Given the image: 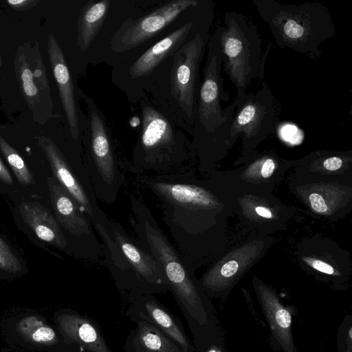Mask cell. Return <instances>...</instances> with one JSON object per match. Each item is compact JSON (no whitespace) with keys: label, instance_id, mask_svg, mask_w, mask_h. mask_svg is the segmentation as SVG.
I'll return each instance as SVG.
<instances>
[{"label":"cell","instance_id":"ba28073f","mask_svg":"<svg viewBox=\"0 0 352 352\" xmlns=\"http://www.w3.org/2000/svg\"><path fill=\"white\" fill-rule=\"evenodd\" d=\"M1 331L13 349L38 352H80L68 344L54 325L43 315L30 310L12 312L1 322Z\"/></svg>","mask_w":352,"mask_h":352},{"label":"cell","instance_id":"1f68e13d","mask_svg":"<svg viewBox=\"0 0 352 352\" xmlns=\"http://www.w3.org/2000/svg\"><path fill=\"white\" fill-rule=\"evenodd\" d=\"M204 352H227L224 338L212 343Z\"/></svg>","mask_w":352,"mask_h":352},{"label":"cell","instance_id":"ac0fdd59","mask_svg":"<svg viewBox=\"0 0 352 352\" xmlns=\"http://www.w3.org/2000/svg\"><path fill=\"white\" fill-rule=\"evenodd\" d=\"M23 219L41 240L61 250L68 242L57 220L38 202H23L19 206Z\"/></svg>","mask_w":352,"mask_h":352},{"label":"cell","instance_id":"8fae6325","mask_svg":"<svg viewBox=\"0 0 352 352\" xmlns=\"http://www.w3.org/2000/svg\"><path fill=\"white\" fill-rule=\"evenodd\" d=\"M198 3L197 0L172 1L144 16L126 19L111 37V50L123 52L136 47L160 33L182 12L197 7Z\"/></svg>","mask_w":352,"mask_h":352},{"label":"cell","instance_id":"3957f363","mask_svg":"<svg viewBox=\"0 0 352 352\" xmlns=\"http://www.w3.org/2000/svg\"><path fill=\"white\" fill-rule=\"evenodd\" d=\"M208 41L192 131L195 146L204 161L228 147L230 130L236 106L235 99L225 109L221 105L222 100H228L230 93L223 89L219 27Z\"/></svg>","mask_w":352,"mask_h":352},{"label":"cell","instance_id":"4316f807","mask_svg":"<svg viewBox=\"0 0 352 352\" xmlns=\"http://www.w3.org/2000/svg\"><path fill=\"white\" fill-rule=\"evenodd\" d=\"M311 208L318 213H324L328 207L323 197L318 193H312L309 197Z\"/></svg>","mask_w":352,"mask_h":352},{"label":"cell","instance_id":"4dcf8cb0","mask_svg":"<svg viewBox=\"0 0 352 352\" xmlns=\"http://www.w3.org/2000/svg\"><path fill=\"white\" fill-rule=\"evenodd\" d=\"M0 181L8 184H12L13 183V179L10 173L9 170L6 168V166L3 163L1 157H0Z\"/></svg>","mask_w":352,"mask_h":352},{"label":"cell","instance_id":"484cf974","mask_svg":"<svg viewBox=\"0 0 352 352\" xmlns=\"http://www.w3.org/2000/svg\"><path fill=\"white\" fill-rule=\"evenodd\" d=\"M305 261L314 269L320 272L329 275H338L337 272L335 271L333 267L324 261L310 258H305Z\"/></svg>","mask_w":352,"mask_h":352},{"label":"cell","instance_id":"d4e9b609","mask_svg":"<svg viewBox=\"0 0 352 352\" xmlns=\"http://www.w3.org/2000/svg\"><path fill=\"white\" fill-rule=\"evenodd\" d=\"M352 319L350 316L344 319L338 332V352H352Z\"/></svg>","mask_w":352,"mask_h":352},{"label":"cell","instance_id":"7c38bea8","mask_svg":"<svg viewBox=\"0 0 352 352\" xmlns=\"http://www.w3.org/2000/svg\"><path fill=\"white\" fill-rule=\"evenodd\" d=\"M47 182L56 219L61 230L81 239L94 260L103 255L87 214L54 177H47Z\"/></svg>","mask_w":352,"mask_h":352},{"label":"cell","instance_id":"cb8c5ba5","mask_svg":"<svg viewBox=\"0 0 352 352\" xmlns=\"http://www.w3.org/2000/svg\"><path fill=\"white\" fill-rule=\"evenodd\" d=\"M0 270L13 274L22 271V265L8 244L0 238Z\"/></svg>","mask_w":352,"mask_h":352},{"label":"cell","instance_id":"ffe728a7","mask_svg":"<svg viewBox=\"0 0 352 352\" xmlns=\"http://www.w3.org/2000/svg\"><path fill=\"white\" fill-rule=\"evenodd\" d=\"M14 68L23 97L33 113L34 119L41 124L45 123L51 117L43 108L44 99L42 96L44 97V96L34 80L31 64L23 48L18 49L14 60Z\"/></svg>","mask_w":352,"mask_h":352},{"label":"cell","instance_id":"e575fe53","mask_svg":"<svg viewBox=\"0 0 352 352\" xmlns=\"http://www.w3.org/2000/svg\"><path fill=\"white\" fill-rule=\"evenodd\" d=\"M1 67V56H0V67Z\"/></svg>","mask_w":352,"mask_h":352},{"label":"cell","instance_id":"9a60e30c","mask_svg":"<svg viewBox=\"0 0 352 352\" xmlns=\"http://www.w3.org/2000/svg\"><path fill=\"white\" fill-rule=\"evenodd\" d=\"M256 292L276 349L281 352H298L292 333L291 309L283 305L268 287L257 285Z\"/></svg>","mask_w":352,"mask_h":352},{"label":"cell","instance_id":"7a4b0ae2","mask_svg":"<svg viewBox=\"0 0 352 352\" xmlns=\"http://www.w3.org/2000/svg\"><path fill=\"white\" fill-rule=\"evenodd\" d=\"M276 44L312 59L321 55L320 45L336 35L330 11L319 2L283 4L274 0H254Z\"/></svg>","mask_w":352,"mask_h":352},{"label":"cell","instance_id":"30bf717a","mask_svg":"<svg viewBox=\"0 0 352 352\" xmlns=\"http://www.w3.org/2000/svg\"><path fill=\"white\" fill-rule=\"evenodd\" d=\"M37 140L48 160L54 177L87 214L92 225L107 217V215L99 207L85 166H74L69 162L50 138L40 136Z\"/></svg>","mask_w":352,"mask_h":352},{"label":"cell","instance_id":"2e32d148","mask_svg":"<svg viewBox=\"0 0 352 352\" xmlns=\"http://www.w3.org/2000/svg\"><path fill=\"white\" fill-rule=\"evenodd\" d=\"M47 52L69 132L73 140L77 142L79 138V124L75 89L63 51L52 33L48 36Z\"/></svg>","mask_w":352,"mask_h":352},{"label":"cell","instance_id":"f1b7e54d","mask_svg":"<svg viewBox=\"0 0 352 352\" xmlns=\"http://www.w3.org/2000/svg\"><path fill=\"white\" fill-rule=\"evenodd\" d=\"M342 158L335 155L327 157L322 162L323 166L328 170H336L342 166Z\"/></svg>","mask_w":352,"mask_h":352},{"label":"cell","instance_id":"d6986e66","mask_svg":"<svg viewBox=\"0 0 352 352\" xmlns=\"http://www.w3.org/2000/svg\"><path fill=\"white\" fill-rule=\"evenodd\" d=\"M129 318L136 325L125 339V352H184L151 324L140 318Z\"/></svg>","mask_w":352,"mask_h":352},{"label":"cell","instance_id":"8992f818","mask_svg":"<svg viewBox=\"0 0 352 352\" xmlns=\"http://www.w3.org/2000/svg\"><path fill=\"white\" fill-rule=\"evenodd\" d=\"M76 90L87 104L91 126L85 166L97 199L109 204L118 198L124 173L116 160L102 113L89 96L78 87Z\"/></svg>","mask_w":352,"mask_h":352},{"label":"cell","instance_id":"4fadbf2b","mask_svg":"<svg viewBox=\"0 0 352 352\" xmlns=\"http://www.w3.org/2000/svg\"><path fill=\"white\" fill-rule=\"evenodd\" d=\"M126 314L148 322L175 342L184 352H196L182 321L154 295L138 296L129 302Z\"/></svg>","mask_w":352,"mask_h":352},{"label":"cell","instance_id":"f546056e","mask_svg":"<svg viewBox=\"0 0 352 352\" xmlns=\"http://www.w3.org/2000/svg\"><path fill=\"white\" fill-rule=\"evenodd\" d=\"M270 157L271 156H267V157H266L263 161L262 165L261 175L264 178H267L270 177L275 169L274 160Z\"/></svg>","mask_w":352,"mask_h":352},{"label":"cell","instance_id":"44dd1931","mask_svg":"<svg viewBox=\"0 0 352 352\" xmlns=\"http://www.w3.org/2000/svg\"><path fill=\"white\" fill-rule=\"evenodd\" d=\"M109 0L89 1L82 8L77 23V43L80 52L88 50L109 12Z\"/></svg>","mask_w":352,"mask_h":352},{"label":"cell","instance_id":"5bb4252c","mask_svg":"<svg viewBox=\"0 0 352 352\" xmlns=\"http://www.w3.org/2000/svg\"><path fill=\"white\" fill-rule=\"evenodd\" d=\"M53 322L65 342L85 352H113L98 324L92 318L69 308L53 314Z\"/></svg>","mask_w":352,"mask_h":352},{"label":"cell","instance_id":"e0dca14e","mask_svg":"<svg viewBox=\"0 0 352 352\" xmlns=\"http://www.w3.org/2000/svg\"><path fill=\"white\" fill-rule=\"evenodd\" d=\"M194 28L193 22H188L148 49L131 65L130 76L138 78L151 74L159 65L173 55L184 44Z\"/></svg>","mask_w":352,"mask_h":352},{"label":"cell","instance_id":"52a82bcc","mask_svg":"<svg viewBox=\"0 0 352 352\" xmlns=\"http://www.w3.org/2000/svg\"><path fill=\"white\" fill-rule=\"evenodd\" d=\"M234 99L236 106L230 130L228 147L241 136L245 149L250 151L276 131V100L265 82L257 91L246 93L243 98Z\"/></svg>","mask_w":352,"mask_h":352},{"label":"cell","instance_id":"603a6c76","mask_svg":"<svg viewBox=\"0 0 352 352\" xmlns=\"http://www.w3.org/2000/svg\"><path fill=\"white\" fill-rule=\"evenodd\" d=\"M31 57L32 58V61L33 65L31 67L33 73L34 80L43 96L51 100L50 87L46 76L45 67L41 58L39 49L38 48L37 43L34 50H32Z\"/></svg>","mask_w":352,"mask_h":352},{"label":"cell","instance_id":"d590c367","mask_svg":"<svg viewBox=\"0 0 352 352\" xmlns=\"http://www.w3.org/2000/svg\"><path fill=\"white\" fill-rule=\"evenodd\" d=\"M80 352H85V351H81Z\"/></svg>","mask_w":352,"mask_h":352},{"label":"cell","instance_id":"83f0119b","mask_svg":"<svg viewBox=\"0 0 352 352\" xmlns=\"http://www.w3.org/2000/svg\"><path fill=\"white\" fill-rule=\"evenodd\" d=\"M7 3L13 9L25 10L35 6L38 1L36 0H9Z\"/></svg>","mask_w":352,"mask_h":352},{"label":"cell","instance_id":"d6a6232c","mask_svg":"<svg viewBox=\"0 0 352 352\" xmlns=\"http://www.w3.org/2000/svg\"><path fill=\"white\" fill-rule=\"evenodd\" d=\"M256 212L263 217L265 218H271L272 217V213L271 212L266 208L262 207V206H258L255 209Z\"/></svg>","mask_w":352,"mask_h":352},{"label":"cell","instance_id":"5b68a950","mask_svg":"<svg viewBox=\"0 0 352 352\" xmlns=\"http://www.w3.org/2000/svg\"><path fill=\"white\" fill-rule=\"evenodd\" d=\"M224 24L219 27L222 67L235 86L236 98L241 99L260 77L261 39L254 23L241 12H226Z\"/></svg>","mask_w":352,"mask_h":352},{"label":"cell","instance_id":"836d02e7","mask_svg":"<svg viewBox=\"0 0 352 352\" xmlns=\"http://www.w3.org/2000/svg\"><path fill=\"white\" fill-rule=\"evenodd\" d=\"M0 352H14V351H11L9 349H2L0 350Z\"/></svg>","mask_w":352,"mask_h":352},{"label":"cell","instance_id":"7402d4cb","mask_svg":"<svg viewBox=\"0 0 352 352\" xmlns=\"http://www.w3.org/2000/svg\"><path fill=\"white\" fill-rule=\"evenodd\" d=\"M0 150L19 183L23 185H30L34 183V178L21 156L1 136Z\"/></svg>","mask_w":352,"mask_h":352},{"label":"cell","instance_id":"9c48e42d","mask_svg":"<svg viewBox=\"0 0 352 352\" xmlns=\"http://www.w3.org/2000/svg\"><path fill=\"white\" fill-rule=\"evenodd\" d=\"M209 38L208 30L196 32L174 54L171 67V94L186 118L191 132L196 115L199 67Z\"/></svg>","mask_w":352,"mask_h":352},{"label":"cell","instance_id":"6da1fadb","mask_svg":"<svg viewBox=\"0 0 352 352\" xmlns=\"http://www.w3.org/2000/svg\"><path fill=\"white\" fill-rule=\"evenodd\" d=\"M93 226L102 240V254L109 273L129 302L142 295L169 292L153 256L118 222L107 216Z\"/></svg>","mask_w":352,"mask_h":352},{"label":"cell","instance_id":"277c9868","mask_svg":"<svg viewBox=\"0 0 352 352\" xmlns=\"http://www.w3.org/2000/svg\"><path fill=\"white\" fill-rule=\"evenodd\" d=\"M142 117L141 133L133 150L135 171L162 174L182 170L192 151L186 136L149 104H142Z\"/></svg>","mask_w":352,"mask_h":352}]
</instances>
